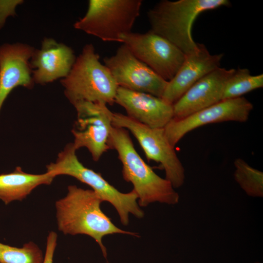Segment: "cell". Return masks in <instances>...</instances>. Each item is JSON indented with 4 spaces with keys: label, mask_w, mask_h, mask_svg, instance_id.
<instances>
[{
    "label": "cell",
    "mask_w": 263,
    "mask_h": 263,
    "mask_svg": "<svg viewBox=\"0 0 263 263\" xmlns=\"http://www.w3.org/2000/svg\"><path fill=\"white\" fill-rule=\"evenodd\" d=\"M43 260L42 251L33 242L22 247L0 243V263H43Z\"/></svg>",
    "instance_id": "ffe728a7"
},
{
    "label": "cell",
    "mask_w": 263,
    "mask_h": 263,
    "mask_svg": "<svg viewBox=\"0 0 263 263\" xmlns=\"http://www.w3.org/2000/svg\"><path fill=\"white\" fill-rule=\"evenodd\" d=\"M23 2L22 0H0V29L3 26L8 16H14L16 15V7Z\"/></svg>",
    "instance_id": "44dd1931"
},
{
    "label": "cell",
    "mask_w": 263,
    "mask_h": 263,
    "mask_svg": "<svg viewBox=\"0 0 263 263\" xmlns=\"http://www.w3.org/2000/svg\"><path fill=\"white\" fill-rule=\"evenodd\" d=\"M57 235L54 231L49 233L43 263H53L54 255L57 244Z\"/></svg>",
    "instance_id": "7402d4cb"
},
{
    "label": "cell",
    "mask_w": 263,
    "mask_h": 263,
    "mask_svg": "<svg viewBox=\"0 0 263 263\" xmlns=\"http://www.w3.org/2000/svg\"><path fill=\"white\" fill-rule=\"evenodd\" d=\"M109 146L117 151L122 165L123 179L132 185L140 207L154 202L168 205L178 203L179 195L171 183L157 175L141 158L128 130L113 126Z\"/></svg>",
    "instance_id": "7a4b0ae2"
},
{
    "label": "cell",
    "mask_w": 263,
    "mask_h": 263,
    "mask_svg": "<svg viewBox=\"0 0 263 263\" xmlns=\"http://www.w3.org/2000/svg\"><path fill=\"white\" fill-rule=\"evenodd\" d=\"M254 263H260V262H255Z\"/></svg>",
    "instance_id": "603a6c76"
},
{
    "label": "cell",
    "mask_w": 263,
    "mask_h": 263,
    "mask_svg": "<svg viewBox=\"0 0 263 263\" xmlns=\"http://www.w3.org/2000/svg\"><path fill=\"white\" fill-rule=\"evenodd\" d=\"M20 42L0 46V112L9 94L16 87L33 88L30 60L35 50Z\"/></svg>",
    "instance_id": "7c38bea8"
},
{
    "label": "cell",
    "mask_w": 263,
    "mask_h": 263,
    "mask_svg": "<svg viewBox=\"0 0 263 263\" xmlns=\"http://www.w3.org/2000/svg\"><path fill=\"white\" fill-rule=\"evenodd\" d=\"M253 109L244 97L223 100L186 117L173 118L164 127L166 136L175 147L189 132L207 124L225 121L246 122Z\"/></svg>",
    "instance_id": "8fae6325"
},
{
    "label": "cell",
    "mask_w": 263,
    "mask_h": 263,
    "mask_svg": "<svg viewBox=\"0 0 263 263\" xmlns=\"http://www.w3.org/2000/svg\"><path fill=\"white\" fill-rule=\"evenodd\" d=\"M235 181L247 195L255 197L263 196V173L249 166L242 158L234 162Z\"/></svg>",
    "instance_id": "d6986e66"
},
{
    "label": "cell",
    "mask_w": 263,
    "mask_h": 263,
    "mask_svg": "<svg viewBox=\"0 0 263 263\" xmlns=\"http://www.w3.org/2000/svg\"><path fill=\"white\" fill-rule=\"evenodd\" d=\"M235 70L219 67L199 79L173 105V118L186 117L222 100L225 85Z\"/></svg>",
    "instance_id": "4fadbf2b"
},
{
    "label": "cell",
    "mask_w": 263,
    "mask_h": 263,
    "mask_svg": "<svg viewBox=\"0 0 263 263\" xmlns=\"http://www.w3.org/2000/svg\"><path fill=\"white\" fill-rule=\"evenodd\" d=\"M113 126L130 131L144 150L146 157L160 163L165 178L174 188L185 181V169L174 147L169 141L164 128H153L141 124L121 113H113Z\"/></svg>",
    "instance_id": "52a82bcc"
},
{
    "label": "cell",
    "mask_w": 263,
    "mask_h": 263,
    "mask_svg": "<svg viewBox=\"0 0 263 263\" xmlns=\"http://www.w3.org/2000/svg\"><path fill=\"white\" fill-rule=\"evenodd\" d=\"M73 143H68L60 151L56 160L46 166V171L55 177L65 175L75 178L90 186L103 201L110 203L116 210L121 224H129L132 214L137 218H142L144 212L139 206L138 196L134 190L127 193L119 191L106 181L99 173L87 168L77 156Z\"/></svg>",
    "instance_id": "5b68a950"
},
{
    "label": "cell",
    "mask_w": 263,
    "mask_h": 263,
    "mask_svg": "<svg viewBox=\"0 0 263 263\" xmlns=\"http://www.w3.org/2000/svg\"><path fill=\"white\" fill-rule=\"evenodd\" d=\"M76 119L73 126V142L76 150L86 148L94 161L110 150L109 139L113 113L103 103L80 102L73 105Z\"/></svg>",
    "instance_id": "ba28073f"
},
{
    "label": "cell",
    "mask_w": 263,
    "mask_h": 263,
    "mask_svg": "<svg viewBox=\"0 0 263 263\" xmlns=\"http://www.w3.org/2000/svg\"><path fill=\"white\" fill-rule=\"evenodd\" d=\"M141 0H90L85 15L74 27L104 41L122 43L140 15Z\"/></svg>",
    "instance_id": "8992f818"
},
{
    "label": "cell",
    "mask_w": 263,
    "mask_h": 263,
    "mask_svg": "<svg viewBox=\"0 0 263 263\" xmlns=\"http://www.w3.org/2000/svg\"><path fill=\"white\" fill-rule=\"evenodd\" d=\"M121 40L139 60L167 81L175 76L185 59L179 48L151 30L131 32L123 35Z\"/></svg>",
    "instance_id": "9c48e42d"
},
{
    "label": "cell",
    "mask_w": 263,
    "mask_h": 263,
    "mask_svg": "<svg viewBox=\"0 0 263 263\" xmlns=\"http://www.w3.org/2000/svg\"><path fill=\"white\" fill-rule=\"evenodd\" d=\"M230 5L228 0H164L150 9L147 16L151 31L188 55L198 47L191 32L197 16L204 11Z\"/></svg>",
    "instance_id": "3957f363"
},
{
    "label": "cell",
    "mask_w": 263,
    "mask_h": 263,
    "mask_svg": "<svg viewBox=\"0 0 263 263\" xmlns=\"http://www.w3.org/2000/svg\"><path fill=\"white\" fill-rule=\"evenodd\" d=\"M119 87L162 97L168 81L139 60L123 43L115 54L104 58Z\"/></svg>",
    "instance_id": "30bf717a"
},
{
    "label": "cell",
    "mask_w": 263,
    "mask_h": 263,
    "mask_svg": "<svg viewBox=\"0 0 263 263\" xmlns=\"http://www.w3.org/2000/svg\"><path fill=\"white\" fill-rule=\"evenodd\" d=\"M115 103L125 110L129 117L153 128H164L174 116L173 105L162 98L121 87Z\"/></svg>",
    "instance_id": "9a60e30c"
},
{
    "label": "cell",
    "mask_w": 263,
    "mask_h": 263,
    "mask_svg": "<svg viewBox=\"0 0 263 263\" xmlns=\"http://www.w3.org/2000/svg\"><path fill=\"white\" fill-rule=\"evenodd\" d=\"M66 195L56 201V218L58 230L63 234H84L93 238L107 259V249L102 243L108 235L122 234L139 237L137 233L117 227L101 210L103 201L92 189L75 185L67 188Z\"/></svg>",
    "instance_id": "6da1fadb"
},
{
    "label": "cell",
    "mask_w": 263,
    "mask_h": 263,
    "mask_svg": "<svg viewBox=\"0 0 263 263\" xmlns=\"http://www.w3.org/2000/svg\"><path fill=\"white\" fill-rule=\"evenodd\" d=\"M92 44L84 45L68 75L60 80L73 105L80 102L112 105L119 87L108 68L99 61Z\"/></svg>",
    "instance_id": "277c9868"
},
{
    "label": "cell",
    "mask_w": 263,
    "mask_h": 263,
    "mask_svg": "<svg viewBox=\"0 0 263 263\" xmlns=\"http://www.w3.org/2000/svg\"><path fill=\"white\" fill-rule=\"evenodd\" d=\"M56 177L51 173L31 174L17 167L12 172L0 174V200L5 205L22 201L37 187L50 185Z\"/></svg>",
    "instance_id": "e0dca14e"
},
{
    "label": "cell",
    "mask_w": 263,
    "mask_h": 263,
    "mask_svg": "<svg viewBox=\"0 0 263 263\" xmlns=\"http://www.w3.org/2000/svg\"><path fill=\"white\" fill-rule=\"evenodd\" d=\"M76 57L73 50L51 38H45L30 60L35 84L45 85L65 77Z\"/></svg>",
    "instance_id": "5bb4252c"
},
{
    "label": "cell",
    "mask_w": 263,
    "mask_h": 263,
    "mask_svg": "<svg viewBox=\"0 0 263 263\" xmlns=\"http://www.w3.org/2000/svg\"><path fill=\"white\" fill-rule=\"evenodd\" d=\"M223 54L211 55L203 44L186 55L185 59L175 76L169 81L161 98L173 105L199 79L220 67Z\"/></svg>",
    "instance_id": "2e32d148"
},
{
    "label": "cell",
    "mask_w": 263,
    "mask_h": 263,
    "mask_svg": "<svg viewBox=\"0 0 263 263\" xmlns=\"http://www.w3.org/2000/svg\"><path fill=\"white\" fill-rule=\"evenodd\" d=\"M263 87V74L253 75L246 68L235 69L225 85L222 100L241 97L246 93Z\"/></svg>",
    "instance_id": "ac0fdd59"
}]
</instances>
